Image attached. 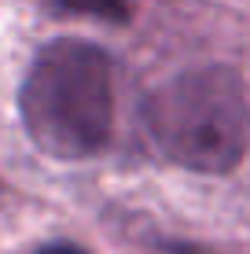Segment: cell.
Listing matches in <instances>:
<instances>
[{
    "instance_id": "1",
    "label": "cell",
    "mask_w": 250,
    "mask_h": 254,
    "mask_svg": "<svg viewBox=\"0 0 250 254\" xmlns=\"http://www.w3.org/2000/svg\"><path fill=\"white\" fill-rule=\"evenodd\" d=\"M30 140L51 159L100 155L114 129V66L92 41L59 37L33 56L19 89Z\"/></svg>"
},
{
    "instance_id": "2",
    "label": "cell",
    "mask_w": 250,
    "mask_h": 254,
    "mask_svg": "<svg viewBox=\"0 0 250 254\" xmlns=\"http://www.w3.org/2000/svg\"><path fill=\"white\" fill-rule=\"evenodd\" d=\"M154 151L192 173H228L250 147V103L232 66L180 70L144 100Z\"/></svg>"
},
{
    "instance_id": "3",
    "label": "cell",
    "mask_w": 250,
    "mask_h": 254,
    "mask_svg": "<svg viewBox=\"0 0 250 254\" xmlns=\"http://www.w3.org/2000/svg\"><path fill=\"white\" fill-rule=\"evenodd\" d=\"M63 11L74 15H89V19H103V22H125L133 15L129 0H55Z\"/></svg>"
},
{
    "instance_id": "4",
    "label": "cell",
    "mask_w": 250,
    "mask_h": 254,
    "mask_svg": "<svg viewBox=\"0 0 250 254\" xmlns=\"http://www.w3.org/2000/svg\"><path fill=\"white\" fill-rule=\"evenodd\" d=\"M37 254H85V251H77V247H70V243H51V247H45V251H37Z\"/></svg>"
}]
</instances>
